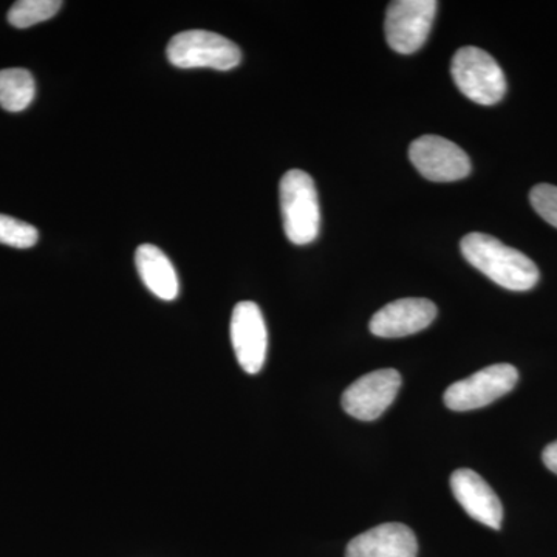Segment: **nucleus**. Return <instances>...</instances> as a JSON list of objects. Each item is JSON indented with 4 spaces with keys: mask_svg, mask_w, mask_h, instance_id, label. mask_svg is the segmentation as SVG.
<instances>
[{
    "mask_svg": "<svg viewBox=\"0 0 557 557\" xmlns=\"http://www.w3.org/2000/svg\"><path fill=\"white\" fill-rule=\"evenodd\" d=\"M461 255L480 273L511 292H528L536 287L539 270L523 252L507 247L496 237L471 233L460 242Z\"/></svg>",
    "mask_w": 557,
    "mask_h": 557,
    "instance_id": "nucleus-1",
    "label": "nucleus"
},
{
    "mask_svg": "<svg viewBox=\"0 0 557 557\" xmlns=\"http://www.w3.org/2000/svg\"><path fill=\"white\" fill-rule=\"evenodd\" d=\"M278 196L288 240L295 245L317 240L321 230V208L313 178L304 171H288L281 180Z\"/></svg>",
    "mask_w": 557,
    "mask_h": 557,
    "instance_id": "nucleus-2",
    "label": "nucleus"
},
{
    "mask_svg": "<svg viewBox=\"0 0 557 557\" xmlns=\"http://www.w3.org/2000/svg\"><path fill=\"white\" fill-rule=\"evenodd\" d=\"M450 75L458 90L480 106H494L507 94V78L497 61L479 47L454 54Z\"/></svg>",
    "mask_w": 557,
    "mask_h": 557,
    "instance_id": "nucleus-3",
    "label": "nucleus"
},
{
    "mask_svg": "<svg viewBox=\"0 0 557 557\" xmlns=\"http://www.w3.org/2000/svg\"><path fill=\"white\" fill-rule=\"evenodd\" d=\"M168 60L178 69L231 70L242 61V51L233 40L218 33L188 30L178 33L166 49Z\"/></svg>",
    "mask_w": 557,
    "mask_h": 557,
    "instance_id": "nucleus-4",
    "label": "nucleus"
},
{
    "mask_svg": "<svg viewBox=\"0 0 557 557\" xmlns=\"http://www.w3.org/2000/svg\"><path fill=\"white\" fill-rule=\"evenodd\" d=\"M519 381V372L511 364H494L474 375L450 384L445 392V405L450 410L467 412L485 408L509 394Z\"/></svg>",
    "mask_w": 557,
    "mask_h": 557,
    "instance_id": "nucleus-5",
    "label": "nucleus"
},
{
    "mask_svg": "<svg viewBox=\"0 0 557 557\" xmlns=\"http://www.w3.org/2000/svg\"><path fill=\"white\" fill-rule=\"evenodd\" d=\"M438 2L435 0H397L388 5L386 14V39L392 50L412 54L426 42Z\"/></svg>",
    "mask_w": 557,
    "mask_h": 557,
    "instance_id": "nucleus-6",
    "label": "nucleus"
},
{
    "mask_svg": "<svg viewBox=\"0 0 557 557\" xmlns=\"http://www.w3.org/2000/svg\"><path fill=\"white\" fill-rule=\"evenodd\" d=\"M409 159L417 171L431 182H457L471 174L468 153L456 143L437 135L417 138L410 145Z\"/></svg>",
    "mask_w": 557,
    "mask_h": 557,
    "instance_id": "nucleus-7",
    "label": "nucleus"
},
{
    "mask_svg": "<svg viewBox=\"0 0 557 557\" xmlns=\"http://www.w3.org/2000/svg\"><path fill=\"white\" fill-rule=\"evenodd\" d=\"M401 375L395 369H380L361 376L343 394V409L361 421L376 420L397 398Z\"/></svg>",
    "mask_w": 557,
    "mask_h": 557,
    "instance_id": "nucleus-8",
    "label": "nucleus"
},
{
    "mask_svg": "<svg viewBox=\"0 0 557 557\" xmlns=\"http://www.w3.org/2000/svg\"><path fill=\"white\" fill-rule=\"evenodd\" d=\"M231 341L240 368L256 375L265 364L269 332L258 304L244 300L237 304L231 318Z\"/></svg>",
    "mask_w": 557,
    "mask_h": 557,
    "instance_id": "nucleus-9",
    "label": "nucleus"
},
{
    "mask_svg": "<svg viewBox=\"0 0 557 557\" xmlns=\"http://www.w3.org/2000/svg\"><path fill=\"white\" fill-rule=\"evenodd\" d=\"M437 318V307L432 300L406 298L387 304L370 319V332L379 338H405L416 335Z\"/></svg>",
    "mask_w": 557,
    "mask_h": 557,
    "instance_id": "nucleus-10",
    "label": "nucleus"
},
{
    "mask_svg": "<svg viewBox=\"0 0 557 557\" xmlns=\"http://www.w3.org/2000/svg\"><path fill=\"white\" fill-rule=\"evenodd\" d=\"M450 490L469 518L483 525L500 530L504 520V507L493 487L472 469H457L450 475Z\"/></svg>",
    "mask_w": 557,
    "mask_h": 557,
    "instance_id": "nucleus-11",
    "label": "nucleus"
},
{
    "mask_svg": "<svg viewBox=\"0 0 557 557\" xmlns=\"http://www.w3.org/2000/svg\"><path fill=\"white\" fill-rule=\"evenodd\" d=\"M416 534L403 523H383L347 545L346 557H417Z\"/></svg>",
    "mask_w": 557,
    "mask_h": 557,
    "instance_id": "nucleus-12",
    "label": "nucleus"
},
{
    "mask_svg": "<svg viewBox=\"0 0 557 557\" xmlns=\"http://www.w3.org/2000/svg\"><path fill=\"white\" fill-rule=\"evenodd\" d=\"M135 263L143 284L161 300L177 299L180 285L177 273L168 256L153 245H141L135 252Z\"/></svg>",
    "mask_w": 557,
    "mask_h": 557,
    "instance_id": "nucleus-13",
    "label": "nucleus"
},
{
    "mask_svg": "<svg viewBox=\"0 0 557 557\" xmlns=\"http://www.w3.org/2000/svg\"><path fill=\"white\" fill-rule=\"evenodd\" d=\"M35 78L25 69L0 70V108L22 112L35 100Z\"/></svg>",
    "mask_w": 557,
    "mask_h": 557,
    "instance_id": "nucleus-14",
    "label": "nucleus"
},
{
    "mask_svg": "<svg viewBox=\"0 0 557 557\" xmlns=\"http://www.w3.org/2000/svg\"><path fill=\"white\" fill-rule=\"evenodd\" d=\"M60 0H20L9 11V22L14 28H28L57 16Z\"/></svg>",
    "mask_w": 557,
    "mask_h": 557,
    "instance_id": "nucleus-15",
    "label": "nucleus"
},
{
    "mask_svg": "<svg viewBox=\"0 0 557 557\" xmlns=\"http://www.w3.org/2000/svg\"><path fill=\"white\" fill-rule=\"evenodd\" d=\"M38 239V230L30 223L0 214V244L25 249L35 247Z\"/></svg>",
    "mask_w": 557,
    "mask_h": 557,
    "instance_id": "nucleus-16",
    "label": "nucleus"
},
{
    "mask_svg": "<svg viewBox=\"0 0 557 557\" xmlns=\"http://www.w3.org/2000/svg\"><path fill=\"white\" fill-rule=\"evenodd\" d=\"M531 207L541 215L545 222L557 228V186L542 185L534 186L530 193Z\"/></svg>",
    "mask_w": 557,
    "mask_h": 557,
    "instance_id": "nucleus-17",
    "label": "nucleus"
},
{
    "mask_svg": "<svg viewBox=\"0 0 557 557\" xmlns=\"http://www.w3.org/2000/svg\"><path fill=\"white\" fill-rule=\"evenodd\" d=\"M542 460H544L545 467L557 475V440L556 442L549 443L547 448L544 449Z\"/></svg>",
    "mask_w": 557,
    "mask_h": 557,
    "instance_id": "nucleus-18",
    "label": "nucleus"
}]
</instances>
